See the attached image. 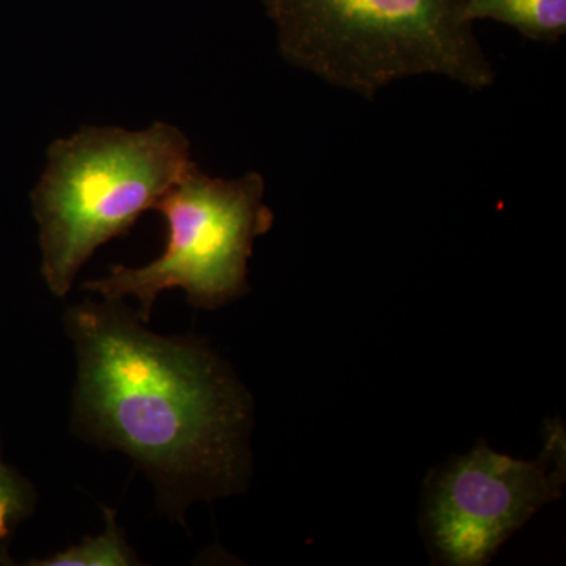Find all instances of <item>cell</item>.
Returning a JSON list of instances; mask_svg holds the SVG:
<instances>
[{"label":"cell","mask_w":566,"mask_h":566,"mask_svg":"<svg viewBox=\"0 0 566 566\" xmlns=\"http://www.w3.org/2000/svg\"><path fill=\"white\" fill-rule=\"evenodd\" d=\"M65 326L82 434L136 461L166 505L243 490L252 398L210 346L151 333L123 300L73 305Z\"/></svg>","instance_id":"obj_1"},{"label":"cell","mask_w":566,"mask_h":566,"mask_svg":"<svg viewBox=\"0 0 566 566\" xmlns=\"http://www.w3.org/2000/svg\"><path fill=\"white\" fill-rule=\"evenodd\" d=\"M290 65L374 99L395 81L442 76L472 91L493 65L465 18L468 0H260Z\"/></svg>","instance_id":"obj_2"},{"label":"cell","mask_w":566,"mask_h":566,"mask_svg":"<svg viewBox=\"0 0 566 566\" xmlns=\"http://www.w3.org/2000/svg\"><path fill=\"white\" fill-rule=\"evenodd\" d=\"M193 164L188 137L166 122L142 132L82 126L52 142L31 193L50 292L65 297L93 253L155 210Z\"/></svg>","instance_id":"obj_3"},{"label":"cell","mask_w":566,"mask_h":566,"mask_svg":"<svg viewBox=\"0 0 566 566\" xmlns=\"http://www.w3.org/2000/svg\"><path fill=\"white\" fill-rule=\"evenodd\" d=\"M155 210L166 222V244L158 259L133 268L115 264L106 277L88 281L84 292L104 300L133 296L137 315L150 322L159 294L181 289L197 308L222 307L248 293V263L253 244L273 229L259 172L226 180L193 164Z\"/></svg>","instance_id":"obj_4"},{"label":"cell","mask_w":566,"mask_h":566,"mask_svg":"<svg viewBox=\"0 0 566 566\" xmlns=\"http://www.w3.org/2000/svg\"><path fill=\"white\" fill-rule=\"evenodd\" d=\"M536 460H516L480 442L439 465L424 482L422 532L436 564L486 565L543 506L562 497L566 433L560 420L545 424Z\"/></svg>","instance_id":"obj_5"},{"label":"cell","mask_w":566,"mask_h":566,"mask_svg":"<svg viewBox=\"0 0 566 566\" xmlns=\"http://www.w3.org/2000/svg\"><path fill=\"white\" fill-rule=\"evenodd\" d=\"M465 18L510 25L539 43H556L566 32V0H468Z\"/></svg>","instance_id":"obj_6"},{"label":"cell","mask_w":566,"mask_h":566,"mask_svg":"<svg viewBox=\"0 0 566 566\" xmlns=\"http://www.w3.org/2000/svg\"><path fill=\"white\" fill-rule=\"evenodd\" d=\"M106 527L102 534L87 536L80 545L66 547L51 557L31 562L36 566H133L139 565L125 534L117 523V513L112 509L103 510Z\"/></svg>","instance_id":"obj_7"},{"label":"cell","mask_w":566,"mask_h":566,"mask_svg":"<svg viewBox=\"0 0 566 566\" xmlns=\"http://www.w3.org/2000/svg\"><path fill=\"white\" fill-rule=\"evenodd\" d=\"M32 486L17 471L0 461V546L33 509Z\"/></svg>","instance_id":"obj_8"}]
</instances>
